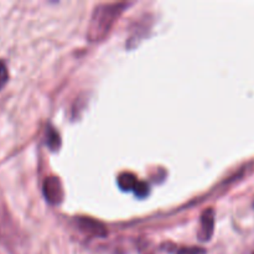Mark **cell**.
I'll list each match as a JSON object with an SVG mask.
<instances>
[{
    "mask_svg": "<svg viewBox=\"0 0 254 254\" xmlns=\"http://www.w3.org/2000/svg\"><path fill=\"white\" fill-rule=\"evenodd\" d=\"M0 245L10 254H27L29 242L5 207H0Z\"/></svg>",
    "mask_w": 254,
    "mask_h": 254,
    "instance_id": "1",
    "label": "cell"
},
{
    "mask_svg": "<svg viewBox=\"0 0 254 254\" xmlns=\"http://www.w3.org/2000/svg\"><path fill=\"white\" fill-rule=\"evenodd\" d=\"M127 6L126 2H116V4H103L98 5L94 9L92 15L91 24L88 29V37L91 41H101L109 32L111 27L113 26L117 17L122 14L124 7Z\"/></svg>",
    "mask_w": 254,
    "mask_h": 254,
    "instance_id": "2",
    "label": "cell"
},
{
    "mask_svg": "<svg viewBox=\"0 0 254 254\" xmlns=\"http://www.w3.org/2000/svg\"><path fill=\"white\" fill-rule=\"evenodd\" d=\"M44 195L52 205H59L64 200V186L56 176L47 178L44 183Z\"/></svg>",
    "mask_w": 254,
    "mask_h": 254,
    "instance_id": "3",
    "label": "cell"
},
{
    "mask_svg": "<svg viewBox=\"0 0 254 254\" xmlns=\"http://www.w3.org/2000/svg\"><path fill=\"white\" fill-rule=\"evenodd\" d=\"M213 227H215V212L208 208L201 216V230L198 232V237L201 241H210L213 235Z\"/></svg>",
    "mask_w": 254,
    "mask_h": 254,
    "instance_id": "4",
    "label": "cell"
},
{
    "mask_svg": "<svg viewBox=\"0 0 254 254\" xmlns=\"http://www.w3.org/2000/svg\"><path fill=\"white\" fill-rule=\"evenodd\" d=\"M78 226L83 232L88 233V235H94V236H106L107 230L104 227L103 223H101L99 221L93 220V218L88 217H82L79 218Z\"/></svg>",
    "mask_w": 254,
    "mask_h": 254,
    "instance_id": "5",
    "label": "cell"
},
{
    "mask_svg": "<svg viewBox=\"0 0 254 254\" xmlns=\"http://www.w3.org/2000/svg\"><path fill=\"white\" fill-rule=\"evenodd\" d=\"M136 184H138V180H136V178L133 174L124 173L119 175L118 185L123 191H134Z\"/></svg>",
    "mask_w": 254,
    "mask_h": 254,
    "instance_id": "6",
    "label": "cell"
},
{
    "mask_svg": "<svg viewBox=\"0 0 254 254\" xmlns=\"http://www.w3.org/2000/svg\"><path fill=\"white\" fill-rule=\"evenodd\" d=\"M47 144L51 148V150H57L60 148V144H61L59 133L52 128H50L47 131Z\"/></svg>",
    "mask_w": 254,
    "mask_h": 254,
    "instance_id": "7",
    "label": "cell"
},
{
    "mask_svg": "<svg viewBox=\"0 0 254 254\" xmlns=\"http://www.w3.org/2000/svg\"><path fill=\"white\" fill-rule=\"evenodd\" d=\"M134 193H135L138 197L144 198L149 193V186L146 185L145 183H143V181H138L135 189H134Z\"/></svg>",
    "mask_w": 254,
    "mask_h": 254,
    "instance_id": "8",
    "label": "cell"
},
{
    "mask_svg": "<svg viewBox=\"0 0 254 254\" xmlns=\"http://www.w3.org/2000/svg\"><path fill=\"white\" fill-rule=\"evenodd\" d=\"M7 78H9V72H7L6 64L0 60V89L6 84Z\"/></svg>",
    "mask_w": 254,
    "mask_h": 254,
    "instance_id": "9",
    "label": "cell"
},
{
    "mask_svg": "<svg viewBox=\"0 0 254 254\" xmlns=\"http://www.w3.org/2000/svg\"><path fill=\"white\" fill-rule=\"evenodd\" d=\"M205 250L198 247H189V248H181L178 254H205Z\"/></svg>",
    "mask_w": 254,
    "mask_h": 254,
    "instance_id": "10",
    "label": "cell"
}]
</instances>
